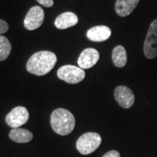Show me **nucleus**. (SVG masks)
Listing matches in <instances>:
<instances>
[{"mask_svg":"<svg viewBox=\"0 0 157 157\" xmlns=\"http://www.w3.org/2000/svg\"><path fill=\"white\" fill-rule=\"evenodd\" d=\"M57 62L56 55L50 51H40L29 59L26 69L36 76H44L50 72Z\"/></svg>","mask_w":157,"mask_h":157,"instance_id":"nucleus-1","label":"nucleus"},{"mask_svg":"<svg viewBox=\"0 0 157 157\" xmlns=\"http://www.w3.org/2000/svg\"><path fill=\"white\" fill-rule=\"evenodd\" d=\"M75 118L71 112L64 109H57L50 117V124L55 132L60 135H67L75 127Z\"/></svg>","mask_w":157,"mask_h":157,"instance_id":"nucleus-2","label":"nucleus"},{"mask_svg":"<svg viewBox=\"0 0 157 157\" xmlns=\"http://www.w3.org/2000/svg\"><path fill=\"white\" fill-rule=\"evenodd\" d=\"M101 142V136L98 133H84L76 141V149L80 154L88 155L97 150Z\"/></svg>","mask_w":157,"mask_h":157,"instance_id":"nucleus-3","label":"nucleus"},{"mask_svg":"<svg viewBox=\"0 0 157 157\" xmlns=\"http://www.w3.org/2000/svg\"><path fill=\"white\" fill-rule=\"evenodd\" d=\"M57 75L60 79L68 84H77L85 78V71L73 65H66L59 68Z\"/></svg>","mask_w":157,"mask_h":157,"instance_id":"nucleus-4","label":"nucleus"},{"mask_svg":"<svg viewBox=\"0 0 157 157\" xmlns=\"http://www.w3.org/2000/svg\"><path fill=\"white\" fill-rule=\"evenodd\" d=\"M143 53L148 59L157 57V18L154 20L149 26L143 44Z\"/></svg>","mask_w":157,"mask_h":157,"instance_id":"nucleus-5","label":"nucleus"},{"mask_svg":"<svg viewBox=\"0 0 157 157\" xmlns=\"http://www.w3.org/2000/svg\"><path fill=\"white\" fill-rule=\"evenodd\" d=\"M29 113L26 108L17 106L13 109L6 116L5 121L7 125L10 127L18 128L25 124L29 120Z\"/></svg>","mask_w":157,"mask_h":157,"instance_id":"nucleus-6","label":"nucleus"},{"mask_svg":"<svg viewBox=\"0 0 157 157\" xmlns=\"http://www.w3.org/2000/svg\"><path fill=\"white\" fill-rule=\"evenodd\" d=\"M44 19V12L39 6H34L29 10L24 19V26L29 31H33L42 25Z\"/></svg>","mask_w":157,"mask_h":157,"instance_id":"nucleus-7","label":"nucleus"},{"mask_svg":"<svg viewBox=\"0 0 157 157\" xmlns=\"http://www.w3.org/2000/svg\"><path fill=\"white\" fill-rule=\"evenodd\" d=\"M114 98L116 101L123 109H129L135 103L134 94L126 86H118L114 90Z\"/></svg>","mask_w":157,"mask_h":157,"instance_id":"nucleus-8","label":"nucleus"},{"mask_svg":"<svg viewBox=\"0 0 157 157\" xmlns=\"http://www.w3.org/2000/svg\"><path fill=\"white\" fill-rule=\"evenodd\" d=\"M100 58L98 50L93 48H87L84 50L78 58V67L82 69H88L97 63Z\"/></svg>","mask_w":157,"mask_h":157,"instance_id":"nucleus-9","label":"nucleus"},{"mask_svg":"<svg viewBox=\"0 0 157 157\" xmlns=\"http://www.w3.org/2000/svg\"><path fill=\"white\" fill-rule=\"evenodd\" d=\"M111 30L105 25H98L90 29L87 32V37L93 42H104L110 38Z\"/></svg>","mask_w":157,"mask_h":157,"instance_id":"nucleus-10","label":"nucleus"},{"mask_svg":"<svg viewBox=\"0 0 157 157\" xmlns=\"http://www.w3.org/2000/svg\"><path fill=\"white\" fill-rule=\"evenodd\" d=\"M140 0H117L115 11L120 17L128 16L138 5Z\"/></svg>","mask_w":157,"mask_h":157,"instance_id":"nucleus-11","label":"nucleus"},{"mask_svg":"<svg viewBox=\"0 0 157 157\" xmlns=\"http://www.w3.org/2000/svg\"><path fill=\"white\" fill-rule=\"evenodd\" d=\"M77 15L71 12H66L58 15L55 21V25L58 29H66L78 23Z\"/></svg>","mask_w":157,"mask_h":157,"instance_id":"nucleus-12","label":"nucleus"},{"mask_svg":"<svg viewBox=\"0 0 157 157\" xmlns=\"http://www.w3.org/2000/svg\"><path fill=\"white\" fill-rule=\"evenodd\" d=\"M9 137L15 143H25L30 142L33 139V134L25 129L14 128L9 133Z\"/></svg>","mask_w":157,"mask_h":157,"instance_id":"nucleus-13","label":"nucleus"},{"mask_svg":"<svg viewBox=\"0 0 157 157\" xmlns=\"http://www.w3.org/2000/svg\"><path fill=\"white\" fill-rule=\"evenodd\" d=\"M112 60L116 67L122 68L127 63V56L125 48L118 45L112 51Z\"/></svg>","mask_w":157,"mask_h":157,"instance_id":"nucleus-14","label":"nucleus"},{"mask_svg":"<svg viewBox=\"0 0 157 157\" xmlns=\"http://www.w3.org/2000/svg\"><path fill=\"white\" fill-rule=\"evenodd\" d=\"M11 49V44L8 39L5 36L0 35V61L5 60L8 58Z\"/></svg>","mask_w":157,"mask_h":157,"instance_id":"nucleus-15","label":"nucleus"},{"mask_svg":"<svg viewBox=\"0 0 157 157\" xmlns=\"http://www.w3.org/2000/svg\"><path fill=\"white\" fill-rule=\"evenodd\" d=\"M9 29V25L7 22L0 19V35L6 33Z\"/></svg>","mask_w":157,"mask_h":157,"instance_id":"nucleus-16","label":"nucleus"},{"mask_svg":"<svg viewBox=\"0 0 157 157\" xmlns=\"http://www.w3.org/2000/svg\"><path fill=\"white\" fill-rule=\"evenodd\" d=\"M41 5L45 7H51L53 6V0H36Z\"/></svg>","mask_w":157,"mask_h":157,"instance_id":"nucleus-17","label":"nucleus"},{"mask_svg":"<svg viewBox=\"0 0 157 157\" xmlns=\"http://www.w3.org/2000/svg\"><path fill=\"white\" fill-rule=\"evenodd\" d=\"M102 157H121L120 154L117 151H110L105 154Z\"/></svg>","mask_w":157,"mask_h":157,"instance_id":"nucleus-18","label":"nucleus"}]
</instances>
